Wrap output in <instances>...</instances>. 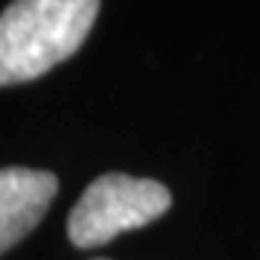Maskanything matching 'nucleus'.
<instances>
[{"instance_id": "f257e3e1", "label": "nucleus", "mask_w": 260, "mask_h": 260, "mask_svg": "<svg viewBox=\"0 0 260 260\" xmlns=\"http://www.w3.org/2000/svg\"><path fill=\"white\" fill-rule=\"evenodd\" d=\"M101 0H14L0 14V85H19L67 61L85 43Z\"/></svg>"}, {"instance_id": "f03ea898", "label": "nucleus", "mask_w": 260, "mask_h": 260, "mask_svg": "<svg viewBox=\"0 0 260 260\" xmlns=\"http://www.w3.org/2000/svg\"><path fill=\"white\" fill-rule=\"evenodd\" d=\"M173 197L157 181L133 178L125 173H106L82 191L69 212L67 234L80 250L101 247L125 231L149 226L170 210Z\"/></svg>"}, {"instance_id": "7ed1b4c3", "label": "nucleus", "mask_w": 260, "mask_h": 260, "mask_svg": "<svg viewBox=\"0 0 260 260\" xmlns=\"http://www.w3.org/2000/svg\"><path fill=\"white\" fill-rule=\"evenodd\" d=\"M56 191L58 181L53 173L27 168L0 170V255L43 220Z\"/></svg>"}, {"instance_id": "20e7f679", "label": "nucleus", "mask_w": 260, "mask_h": 260, "mask_svg": "<svg viewBox=\"0 0 260 260\" xmlns=\"http://www.w3.org/2000/svg\"><path fill=\"white\" fill-rule=\"evenodd\" d=\"M99 260H106V257H99Z\"/></svg>"}]
</instances>
